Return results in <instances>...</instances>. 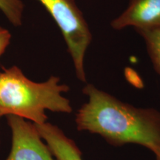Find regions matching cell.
<instances>
[{"label": "cell", "instance_id": "10", "mask_svg": "<svg viewBox=\"0 0 160 160\" xmlns=\"http://www.w3.org/2000/svg\"><path fill=\"white\" fill-rule=\"evenodd\" d=\"M156 159H157V160H160V156H159V157H156Z\"/></svg>", "mask_w": 160, "mask_h": 160}, {"label": "cell", "instance_id": "6", "mask_svg": "<svg viewBox=\"0 0 160 160\" xmlns=\"http://www.w3.org/2000/svg\"><path fill=\"white\" fill-rule=\"evenodd\" d=\"M40 136L57 160H83L77 144L59 127L49 122L36 125Z\"/></svg>", "mask_w": 160, "mask_h": 160}, {"label": "cell", "instance_id": "4", "mask_svg": "<svg viewBox=\"0 0 160 160\" xmlns=\"http://www.w3.org/2000/svg\"><path fill=\"white\" fill-rule=\"evenodd\" d=\"M11 132V148L6 160H57L31 122L7 117Z\"/></svg>", "mask_w": 160, "mask_h": 160}, {"label": "cell", "instance_id": "7", "mask_svg": "<svg viewBox=\"0 0 160 160\" xmlns=\"http://www.w3.org/2000/svg\"><path fill=\"white\" fill-rule=\"evenodd\" d=\"M145 39L148 53L155 71L160 75V29L138 30Z\"/></svg>", "mask_w": 160, "mask_h": 160}, {"label": "cell", "instance_id": "9", "mask_svg": "<svg viewBox=\"0 0 160 160\" xmlns=\"http://www.w3.org/2000/svg\"><path fill=\"white\" fill-rule=\"evenodd\" d=\"M11 33L5 28L0 27V57L5 53L11 40Z\"/></svg>", "mask_w": 160, "mask_h": 160}, {"label": "cell", "instance_id": "11", "mask_svg": "<svg viewBox=\"0 0 160 160\" xmlns=\"http://www.w3.org/2000/svg\"><path fill=\"white\" fill-rule=\"evenodd\" d=\"M0 119H1V118H0ZM0 142H1V141H0Z\"/></svg>", "mask_w": 160, "mask_h": 160}, {"label": "cell", "instance_id": "1", "mask_svg": "<svg viewBox=\"0 0 160 160\" xmlns=\"http://www.w3.org/2000/svg\"><path fill=\"white\" fill-rule=\"evenodd\" d=\"M88 102L76 114L79 131L99 135L114 147L135 144L160 156V112L137 108L87 84L82 89Z\"/></svg>", "mask_w": 160, "mask_h": 160}, {"label": "cell", "instance_id": "5", "mask_svg": "<svg viewBox=\"0 0 160 160\" xmlns=\"http://www.w3.org/2000/svg\"><path fill=\"white\" fill-rule=\"evenodd\" d=\"M111 26L122 30L132 26L136 30L160 29V0H130L129 5Z\"/></svg>", "mask_w": 160, "mask_h": 160}, {"label": "cell", "instance_id": "3", "mask_svg": "<svg viewBox=\"0 0 160 160\" xmlns=\"http://www.w3.org/2000/svg\"><path fill=\"white\" fill-rule=\"evenodd\" d=\"M51 15L65 40L78 79L86 82L85 57L92 33L75 0H37Z\"/></svg>", "mask_w": 160, "mask_h": 160}, {"label": "cell", "instance_id": "8", "mask_svg": "<svg viewBox=\"0 0 160 160\" xmlns=\"http://www.w3.org/2000/svg\"><path fill=\"white\" fill-rule=\"evenodd\" d=\"M25 5L22 0H0V11L15 27L22 25Z\"/></svg>", "mask_w": 160, "mask_h": 160}, {"label": "cell", "instance_id": "2", "mask_svg": "<svg viewBox=\"0 0 160 160\" xmlns=\"http://www.w3.org/2000/svg\"><path fill=\"white\" fill-rule=\"evenodd\" d=\"M69 90L56 76L37 82L28 79L17 66L2 68L0 71V118L16 116L41 125L47 122L46 111L71 113V102L62 95Z\"/></svg>", "mask_w": 160, "mask_h": 160}]
</instances>
